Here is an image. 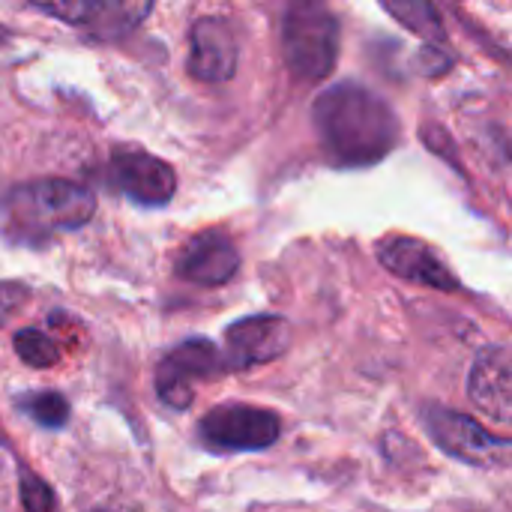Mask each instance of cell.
<instances>
[{"mask_svg":"<svg viewBox=\"0 0 512 512\" xmlns=\"http://www.w3.org/2000/svg\"><path fill=\"white\" fill-rule=\"evenodd\" d=\"M423 420H426V432L432 435V441L456 462H465L474 468L510 465V438L492 435L486 426H480L468 414H459L441 405H426Z\"/></svg>","mask_w":512,"mask_h":512,"instance_id":"cell-5","label":"cell"},{"mask_svg":"<svg viewBox=\"0 0 512 512\" xmlns=\"http://www.w3.org/2000/svg\"><path fill=\"white\" fill-rule=\"evenodd\" d=\"M240 270V249L222 228H207L195 234L174 261V273L183 282L201 285V288H219L228 285Z\"/></svg>","mask_w":512,"mask_h":512,"instance_id":"cell-11","label":"cell"},{"mask_svg":"<svg viewBox=\"0 0 512 512\" xmlns=\"http://www.w3.org/2000/svg\"><path fill=\"white\" fill-rule=\"evenodd\" d=\"M312 126L327 159L339 168H372L402 141L393 105L360 81H339L312 102Z\"/></svg>","mask_w":512,"mask_h":512,"instance_id":"cell-1","label":"cell"},{"mask_svg":"<svg viewBox=\"0 0 512 512\" xmlns=\"http://www.w3.org/2000/svg\"><path fill=\"white\" fill-rule=\"evenodd\" d=\"M18 411H24L36 426L42 429H63L69 423V402L57 390H42V393H24L18 399Z\"/></svg>","mask_w":512,"mask_h":512,"instance_id":"cell-15","label":"cell"},{"mask_svg":"<svg viewBox=\"0 0 512 512\" xmlns=\"http://www.w3.org/2000/svg\"><path fill=\"white\" fill-rule=\"evenodd\" d=\"M6 42H9V30H6V27L0 24V45H6Z\"/></svg>","mask_w":512,"mask_h":512,"instance_id":"cell-20","label":"cell"},{"mask_svg":"<svg viewBox=\"0 0 512 512\" xmlns=\"http://www.w3.org/2000/svg\"><path fill=\"white\" fill-rule=\"evenodd\" d=\"M240 45L231 21L222 15H204L192 24L186 69L204 84H222L237 72Z\"/></svg>","mask_w":512,"mask_h":512,"instance_id":"cell-10","label":"cell"},{"mask_svg":"<svg viewBox=\"0 0 512 512\" xmlns=\"http://www.w3.org/2000/svg\"><path fill=\"white\" fill-rule=\"evenodd\" d=\"M294 330L282 315H249L225 330L228 372H246L279 360L291 348Z\"/></svg>","mask_w":512,"mask_h":512,"instance_id":"cell-7","label":"cell"},{"mask_svg":"<svg viewBox=\"0 0 512 512\" xmlns=\"http://www.w3.org/2000/svg\"><path fill=\"white\" fill-rule=\"evenodd\" d=\"M405 30L426 39L429 45H447V27L435 0H378Z\"/></svg>","mask_w":512,"mask_h":512,"instance_id":"cell-14","label":"cell"},{"mask_svg":"<svg viewBox=\"0 0 512 512\" xmlns=\"http://www.w3.org/2000/svg\"><path fill=\"white\" fill-rule=\"evenodd\" d=\"M375 255L384 270H390L405 282H417L435 291H462L459 276L444 264V258L426 240L408 234H390L375 246Z\"/></svg>","mask_w":512,"mask_h":512,"instance_id":"cell-8","label":"cell"},{"mask_svg":"<svg viewBox=\"0 0 512 512\" xmlns=\"http://www.w3.org/2000/svg\"><path fill=\"white\" fill-rule=\"evenodd\" d=\"M9 216L27 231H75L87 225L96 213V195L66 177H39L9 195Z\"/></svg>","mask_w":512,"mask_h":512,"instance_id":"cell-3","label":"cell"},{"mask_svg":"<svg viewBox=\"0 0 512 512\" xmlns=\"http://www.w3.org/2000/svg\"><path fill=\"white\" fill-rule=\"evenodd\" d=\"M225 372V354L210 339H186L162 357L156 369V393L168 408L186 411L195 402V381H213Z\"/></svg>","mask_w":512,"mask_h":512,"instance_id":"cell-6","label":"cell"},{"mask_svg":"<svg viewBox=\"0 0 512 512\" xmlns=\"http://www.w3.org/2000/svg\"><path fill=\"white\" fill-rule=\"evenodd\" d=\"M18 492H21V507L24 512H57V498L51 486L36 477L30 468L18 471Z\"/></svg>","mask_w":512,"mask_h":512,"instance_id":"cell-17","label":"cell"},{"mask_svg":"<svg viewBox=\"0 0 512 512\" xmlns=\"http://www.w3.org/2000/svg\"><path fill=\"white\" fill-rule=\"evenodd\" d=\"M12 342H15V354L33 369H51L60 360L57 342L51 336H45L42 330H33V327L18 330Z\"/></svg>","mask_w":512,"mask_h":512,"instance_id":"cell-16","label":"cell"},{"mask_svg":"<svg viewBox=\"0 0 512 512\" xmlns=\"http://www.w3.org/2000/svg\"><path fill=\"white\" fill-rule=\"evenodd\" d=\"M111 174L120 192L138 207H165L177 195V171L144 150H117L111 159Z\"/></svg>","mask_w":512,"mask_h":512,"instance_id":"cell-9","label":"cell"},{"mask_svg":"<svg viewBox=\"0 0 512 512\" xmlns=\"http://www.w3.org/2000/svg\"><path fill=\"white\" fill-rule=\"evenodd\" d=\"M33 9H39L42 15L48 18H57L63 24H72V27H81L87 9H90V0H27Z\"/></svg>","mask_w":512,"mask_h":512,"instance_id":"cell-18","label":"cell"},{"mask_svg":"<svg viewBox=\"0 0 512 512\" xmlns=\"http://www.w3.org/2000/svg\"><path fill=\"white\" fill-rule=\"evenodd\" d=\"M342 45L339 18L324 0H294L282 21V54L294 78L321 81L336 69Z\"/></svg>","mask_w":512,"mask_h":512,"instance_id":"cell-2","label":"cell"},{"mask_svg":"<svg viewBox=\"0 0 512 512\" xmlns=\"http://www.w3.org/2000/svg\"><path fill=\"white\" fill-rule=\"evenodd\" d=\"M156 0H90L81 21L84 33L96 42H120L153 12Z\"/></svg>","mask_w":512,"mask_h":512,"instance_id":"cell-13","label":"cell"},{"mask_svg":"<svg viewBox=\"0 0 512 512\" xmlns=\"http://www.w3.org/2000/svg\"><path fill=\"white\" fill-rule=\"evenodd\" d=\"M30 291L21 282H0V327L27 303Z\"/></svg>","mask_w":512,"mask_h":512,"instance_id":"cell-19","label":"cell"},{"mask_svg":"<svg viewBox=\"0 0 512 512\" xmlns=\"http://www.w3.org/2000/svg\"><path fill=\"white\" fill-rule=\"evenodd\" d=\"M282 435L276 411L255 405H216L198 423V441L210 453H261L270 450Z\"/></svg>","mask_w":512,"mask_h":512,"instance_id":"cell-4","label":"cell"},{"mask_svg":"<svg viewBox=\"0 0 512 512\" xmlns=\"http://www.w3.org/2000/svg\"><path fill=\"white\" fill-rule=\"evenodd\" d=\"M471 402L495 423L512 420V360L507 345H489L477 354L468 375Z\"/></svg>","mask_w":512,"mask_h":512,"instance_id":"cell-12","label":"cell"}]
</instances>
